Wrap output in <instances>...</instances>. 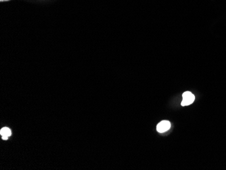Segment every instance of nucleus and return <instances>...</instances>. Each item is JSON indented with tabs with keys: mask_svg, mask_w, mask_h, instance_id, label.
<instances>
[{
	"mask_svg": "<svg viewBox=\"0 0 226 170\" xmlns=\"http://www.w3.org/2000/svg\"><path fill=\"white\" fill-rule=\"evenodd\" d=\"M183 97V100L181 102V106H188L190 105V104L194 102L195 100V97L192 93L190 92H185L182 95Z\"/></svg>",
	"mask_w": 226,
	"mask_h": 170,
	"instance_id": "1",
	"label": "nucleus"
},
{
	"mask_svg": "<svg viewBox=\"0 0 226 170\" xmlns=\"http://www.w3.org/2000/svg\"><path fill=\"white\" fill-rule=\"evenodd\" d=\"M171 128V123L169 121H163L160 122L156 126V130L159 133L165 132L170 129Z\"/></svg>",
	"mask_w": 226,
	"mask_h": 170,
	"instance_id": "2",
	"label": "nucleus"
},
{
	"mask_svg": "<svg viewBox=\"0 0 226 170\" xmlns=\"http://www.w3.org/2000/svg\"><path fill=\"white\" fill-rule=\"evenodd\" d=\"M0 133H1V135L2 136H6L10 137L11 136V130L8 128H3L1 129V131H0Z\"/></svg>",
	"mask_w": 226,
	"mask_h": 170,
	"instance_id": "3",
	"label": "nucleus"
},
{
	"mask_svg": "<svg viewBox=\"0 0 226 170\" xmlns=\"http://www.w3.org/2000/svg\"><path fill=\"white\" fill-rule=\"evenodd\" d=\"M8 1H10V0H0V2H8Z\"/></svg>",
	"mask_w": 226,
	"mask_h": 170,
	"instance_id": "5",
	"label": "nucleus"
},
{
	"mask_svg": "<svg viewBox=\"0 0 226 170\" xmlns=\"http://www.w3.org/2000/svg\"><path fill=\"white\" fill-rule=\"evenodd\" d=\"M9 138V137L8 136H2V139L3 140H7V139H8Z\"/></svg>",
	"mask_w": 226,
	"mask_h": 170,
	"instance_id": "4",
	"label": "nucleus"
}]
</instances>
